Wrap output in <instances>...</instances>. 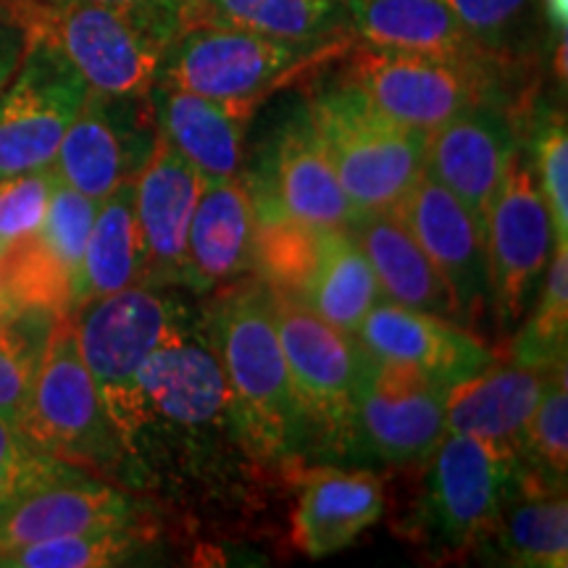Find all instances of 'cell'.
<instances>
[{"label": "cell", "mask_w": 568, "mask_h": 568, "mask_svg": "<svg viewBox=\"0 0 568 568\" xmlns=\"http://www.w3.org/2000/svg\"><path fill=\"white\" fill-rule=\"evenodd\" d=\"M17 311H21V305L17 303V297H13L9 274H6L3 258H0V322L17 314Z\"/></svg>", "instance_id": "43"}, {"label": "cell", "mask_w": 568, "mask_h": 568, "mask_svg": "<svg viewBox=\"0 0 568 568\" xmlns=\"http://www.w3.org/2000/svg\"><path fill=\"white\" fill-rule=\"evenodd\" d=\"M568 353V243H556L535 303L516 326L510 364L552 372Z\"/></svg>", "instance_id": "31"}, {"label": "cell", "mask_w": 568, "mask_h": 568, "mask_svg": "<svg viewBox=\"0 0 568 568\" xmlns=\"http://www.w3.org/2000/svg\"><path fill=\"white\" fill-rule=\"evenodd\" d=\"M3 253H6V247H3V243H0V258H3Z\"/></svg>", "instance_id": "45"}, {"label": "cell", "mask_w": 568, "mask_h": 568, "mask_svg": "<svg viewBox=\"0 0 568 568\" xmlns=\"http://www.w3.org/2000/svg\"><path fill=\"white\" fill-rule=\"evenodd\" d=\"M84 468L67 464L32 443L19 422L0 416V508L11 506L34 489L77 477Z\"/></svg>", "instance_id": "35"}, {"label": "cell", "mask_w": 568, "mask_h": 568, "mask_svg": "<svg viewBox=\"0 0 568 568\" xmlns=\"http://www.w3.org/2000/svg\"><path fill=\"white\" fill-rule=\"evenodd\" d=\"M203 329L222 366L234 429L247 458L290 466L308 458L303 418L274 324V293L258 276L226 284Z\"/></svg>", "instance_id": "2"}, {"label": "cell", "mask_w": 568, "mask_h": 568, "mask_svg": "<svg viewBox=\"0 0 568 568\" xmlns=\"http://www.w3.org/2000/svg\"><path fill=\"white\" fill-rule=\"evenodd\" d=\"M255 205L245 182H203L184 255V287L213 293L253 272Z\"/></svg>", "instance_id": "21"}, {"label": "cell", "mask_w": 568, "mask_h": 568, "mask_svg": "<svg viewBox=\"0 0 568 568\" xmlns=\"http://www.w3.org/2000/svg\"><path fill=\"white\" fill-rule=\"evenodd\" d=\"M479 552L495 564L518 568L568 566V500L552 489H521L487 535Z\"/></svg>", "instance_id": "29"}, {"label": "cell", "mask_w": 568, "mask_h": 568, "mask_svg": "<svg viewBox=\"0 0 568 568\" xmlns=\"http://www.w3.org/2000/svg\"><path fill=\"white\" fill-rule=\"evenodd\" d=\"M140 500L90 471L53 481L0 508V550L142 521Z\"/></svg>", "instance_id": "20"}, {"label": "cell", "mask_w": 568, "mask_h": 568, "mask_svg": "<svg viewBox=\"0 0 568 568\" xmlns=\"http://www.w3.org/2000/svg\"><path fill=\"white\" fill-rule=\"evenodd\" d=\"M385 514V487L372 471L322 466L303 474L293 542L308 558L345 550Z\"/></svg>", "instance_id": "22"}, {"label": "cell", "mask_w": 568, "mask_h": 568, "mask_svg": "<svg viewBox=\"0 0 568 568\" xmlns=\"http://www.w3.org/2000/svg\"><path fill=\"white\" fill-rule=\"evenodd\" d=\"M445 6L481 48L497 55L527 27L535 0H445Z\"/></svg>", "instance_id": "39"}, {"label": "cell", "mask_w": 568, "mask_h": 568, "mask_svg": "<svg viewBox=\"0 0 568 568\" xmlns=\"http://www.w3.org/2000/svg\"><path fill=\"white\" fill-rule=\"evenodd\" d=\"M27 48V34L13 19L0 17V92L6 90V84L11 82V77L17 74L21 55Z\"/></svg>", "instance_id": "40"}, {"label": "cell", "mask_w": 568, "mask_h": 568, "mask_svg": "<svg viewBox=\"0 0 568 568\" xmlns=\"http://www.w3.org/2000/svg\"><path fill=\"white\" fill-rule=\"evenodd\" d=\"M489 303L500 335H514L535 303L556 247L552 219L529 159L514 153L485 219Z\"/></svg>", "instance_id": "11"}, {"label": "cell", "mask_w": 568, "mask_h": 568, "mask_svg": "<svg viewBox=\"0 0 568 568\" xmlns=\"http://www.w3.org/2000/svg\"><path fill=\"white\" fill-rule=\"evenodd\" d=\"M55 3V0H53ZM88 3H101V6H116V9H130V11H172L180 17V6L174 0H88Z\"/></svg>", "instance_id": "41"}, {"label": "cell", "mask_w": 568, "mask_h": 568, "mask_svg": "<svg viewBox=\"0 0 568 568\" xmlns=\"http://www.w3.org/2000/svg\"><path fill=\"white\" fill-rule=\"evenodd\" d=\"M27 38L51 42L92 92L145 98L169 45L182 32L172 11H130L88 0H11Z\"/></svg>", "instance_id": "3"}, {"label": "cell", "mask_w": 568, "mask_h": 568, "mask_svg": "<svg viewBox=\"0 0 568 568\" xmlns=\"http://www.w3.org/2000/svg\"><path fill=\"white\" fill-rule=\"evenodd\" d=\"M145 251L138 216H134L132 182L119 184L98 203L80 272L74 280V311L142 282Z\"/></svg>", "instance_id": "28"}, {"label": "cell", "mask_w": 568, "mask_h": 568, "mask_svg": "<svg viewBox=\"0 0 568 568\" xmlns=\"http://www.w3.org/2000/svg\"><path fill=\"white\" fill-rule=\"evenodd\" d=\"M98 201L77 193L61 180L55 182L51 205H48L45 222L34 237L40 245L53 255V261L67 272L71 280H77L80 272L84 245H88L92 222H95Z\"/></svg>", "instance_id": "36"}, {"label": "cell", "mask_w": 568, "mask_h": 568, "mask_svg": "<svg viewBox=\"0 0 568 568\" xmlns=\"http://www.w3.org/2000/svg\"><path fill=\"white\" fill-rule=\"evenodd\" d=\"M329 48V42L303 45L237 27L193 24L172 40L155 82L255 113L266 95Z\"/></svg>", "instance_id": "8"}, {"label": "cell", "mask_w": 568, "mask_h": 568, "mask_svg": "<svg viewBox=\"0 0 568 568\" xmlns=\"http://www.w3.org/2000/svg\"><path fill=\"white\" fill-rule=\"evenodd\" d=\"M518 151L516 126L495 103L471 105L426 134L424 172L450 190L485 232L489 201Z\"/></svg>", "instance_id": "19"}, {"label": "cell", "mask_w": 568, "mask_h": 568, "mask_svg": "<svg viewBox=\"0 0 568 568\" xmlns=\"http://www.w3.org/2000/svg\"><path fill=\"white\" fill-rule=\"evenodd\" d=\"M201 193L203 176L159 134L151 155L132 180L134 216L145 251V284L184 287L187 232Z\"/></svg>", "instance_id": "18"}, {"label": "cell", "mask_w": 568, "mask_h": 568, "mask_svg": "<svg viewBox=\"0 0 568 568\" xmlns=\"http://www.w3.org/2000/svg\"><path fill=\"white\" fill-rule=\"evenodd\" d=\"M245 184L255 213H280L311 226H351L358 219L326 159L305 103L282 119L258 176Z\"/></svg>", "instance_id": "15"}, {"label": "cell", "mask_w": 568, "mask_h": 568, "mask_svg": "<svg viewBox=\"0 0 568 568\" xmlns=\"http://www.w3.org/2000/svg\"><path fill=\"white\" fill-rule=\"evenodd\" d=\"M305 105L358 216L395 209L424 174L426 134L376 111L351 82L324 84Z\"/></svg>", "instance_id": "4"}, {"label": "cell", "mask_w": 568, "mask_h": 568, "mask_svg": "<svg viewBox=\"0 0 568 568\" xmlns=\"http://www.w3.org/2000/svg\"><path fill=\"white\" fill-rule=\"evenodd\" d=\"M527 489L566 493L568 471V385L566 364L552 368L535 414L518 445Z\"/></svg>", "instance_id": "33"}, {"label": "cell", "mask_w": 568, "mask_h": 568, "mask_svg": "<svg viewBox=\"0 0 568 568\" xmlns=\"http://www.w3.org/2000/svg\"><path fill=\"white\" fill-rule=\"evenodd\" d=\"M393 211L445 280L458 322H481L493 303L485 232L471 211L426 172Z\"/></svg>", "instance_id": "16"}, {"label": "cell", "mask_w": 568, "mask_h": 568, "mask_svg": "<svg viewBox=\"0 0 568 568\" xmlns=\"http://www.w3.org/2000/svg\"><path fill=\"white\" fill-rule=\"evenodd\" d=\"M169 290L138 282L71 314L84 366L124 445L132 432L134 379L176 318L187 314Z\"/></svg>", "instance_id": "10"}, {"label": "cell", "mask_w": 568, "mask_h": 568, "mask_svg": "<svg viewBox=\"0 0 568 568\" xmlns=\"http://www.w3.org/2000/svg\"><path fill=\"white\" fill-rule=\"evenodd\" d=\"M450 389L366 351L355 387L345 464L424 466L447 435Z\"/></svg>", "instance_id": "9"}, {"label": "cell", "mask_w": 568, "mask_h": 568, "mask_svg": "<svg viewBox=\"0 0 568 568\" xmlns=\"http://www.w3.org/2000/svg\"><path fill=\"white\" fill-rule=\"evenodd\" d=\"M424 466L414 537L443 556L474 548L500 510L527 489L516 453L456 432L439 439Z\"/></svg>", "instance_id": "6"}, {"label": "cell", "mask_w": 568, "mask_h": 568, "mask_svg": "<svg viewBox=\"0 0 568 568\" xmlns=\"http://www.w3.org/2000/svg\"><path fill=\"white\" fill-rule=\"evenodd\" d=\"M19 426L51 456L132 487L130 453L84 366L71 314L53 326Z\"/></svg>", "instance_id": "5"}, {"label": "cell", "mask_w": 568, "mask_h": 568, "mask_svg": "<svg viewBox=\"0 0 568 568\" xmlns=\"http://www.w3.org/2000/svg\"><path fill=\"white\" fill-rule=\"evenodd\" d=\"M351 230L366 253L385 301L450 322L458 318L445 280L393 209L361 213Z\"/></svg>", "instance_id": "26"}, {"label": "cell", "mask_w": 568, "mask_h": 568, "mask_svg": "<svg viewBox=\"0 0 568 568\" xmlns=\"http://www.w3.org/2000/svg\"><path fill=\"white\" fill-rule=\"evenodd\" d=\"M274 293V324L301 410L308 458L345 464L347 435L366 347L295 297Z\"/></svg>", "instance_id": "7"}, {"label": "cell", "mask_w": 568, "mask_h": 568, "mask_svg": "<svg viewBox=\"0 0 568 568\" xmlns=\"http://www.w3.org/2000/svg\"><path fill=\"white\" fill-rule=\"evenodd\" d=\"M148 103L155 130L203 176V182L240 176L245 126L253 113L166 82L153 84Z\"/></svg>", "instance_id": "23"}, {"label": "cell", "mask_w": 568, "mask_h": 568, "mask_svg": "<svg viewBox=\"0 0 568 568\" xmlns=\"http://www.w3.org/2000/svg\"><path fill=\"white\" fill-rule=\"evenodd\" d=\"M355 337L376 358L416 368L445 387L464 385L497 364L485 339L464 326L385 297L368 311Z\"/></svg>", "instance_id": "17"}, {"label": "cell", "mask_w": 568, "mask_h": 568, "mask_svg": "<svg viewBox=\"0 0 568 568\" xmlns=\"http://www.w3.org/2000/svg\"><path fill=\"white\" fill-rule=\"evenodd\" d=\"M55 182L53 166L0 176V243L6 251L40 232Z\"/></svg>", "instance_id": "38"}, {"label": "cell", "mask_w": 568, "mask_h": 568, "mask_svg": "<svg viewBox=\"0 0 568 568\" xmlns=\"http://www.w3.org/2000/svg\"><path fill=\"white\" fill-rule=\"evenodd\" d=\"M176 6H180V13H182V30H184V21H187V13L195 9L197 0H174Z\"/></svg>", "instance_id": "44"}, {"label": "cell", "mask_w": 568, "mask_h": 568, "mask_svg": "<svg viewBox=\"0 0 568 568\" xmlns=\"http://www.w3.org/2000/svg\"><path fill=\"white\" fill-rule=\"evenodd\" d=\"M88 92L51 42L27 38L17 74L0 92V176L51 166Z\"/></svg>", "instance_id": "13"}, {"label": "cell", "mask_w": 568, "mask_h": 568, "mask_svg": "<svg viewBox=\"0 0 568 568\" xmlns=\"http://www.w3.org/2000/svg\"><path fill=\"white\" fill-rule=\"evenodd\" d=\"M59 314L21 308L0 322V416L19 422Z\"/></svg>", "instance_id": "34"}, {"label": "cell", "mask_w": 568, "mask_h": 568, "mask_svg": "<svg viewBox=\"0 0 568 568\" xmlns=\"http://www.w3.org/2000/svg\"><path fill=\"white\" fill-rule=\"evenodd\" d=\"M153 539L140 524L45 539L0 550V568H103L119 566L138 556Z\"/></svg>", "instance_id": "32"}, {"label": "cell", "mask_w": 568, "mask_h": 568, "mask_svg": "<svg viewBox=\"0 0 568 568\" xmlns=\"http://www.w3.org/2000/svg\"><path fill=\"white\" fill-rule=\"evenodd\" d=\"M545 17H548L552 32L566 38V24H568V0H542Z\"/></svg>", "instance_id": "42"}, {"label": "cell", "mask_w": 568, "mask_h": 568, "mask_svg": "<svg viewBox=\"0 0 568 568\" xmlns=\"http://www.w3.org/2000/svg\"><path fill=\"white\" fill-rule=\"evenodd\" d=\"M222 24L266 38L324 45L347 27L345 0H197L184 27Z\"/></svg>", "instance_id": "30"}, {"label": "cell", "mask_w": 568, "mask_h": 568, "mask_svg": "<svg viewBox=\"0 0 568 568\" xmlns=\"http://www.w3.org/2000/svg\"><path fill=\"white\" fill-rule=\"evenodd\" d=\"M126 450L134 489L155 485L161 474L201 477L224 453H245L232 422L222 366L203 324L190 314L176 318L134 379Z\"/></svg>", "instance_id": "1"}, {"label": "cell", "mask_w": 568, "mask_h": 568, "mask_svg": "<svg viewBox=\"0 0 568 568\" xmlns=\"http://www.w3.org/2000/svg\"><path fill=\"white\" fill-rule=\"evenodd\" d=\"M493 61L358 48L343 74L376 111L429 134L471 105L493 103Z\"/></svg>", "instance_id": "12"}, {"label": "cell", "mask_w": 568, "mask_h": 568, "mask_svg": "<svg viewBox=\"0 0 568 568\" xmlns=\"http://www.w3.org/2000/svg\"><path fill=\"white\" fill-rule=\"evenodd\" d=\"M347 27L368 48L439 55L458 61H493L464 30L445 0H345Z\"/></svg>", "instance_id": "24"}, {"label": "cell", "mask_w": 568, "mask_h": 568, "mask_svg": "<svg viewBox=\"0 0 568 568\" xmlns=\"http://www.w3.org/2000/svg\"><path fill=\"white\" fill-rule=\"evenodd\" d=\"M550 372L518 364L489 366L456 385L447 400V432L479 437L516 453L531 414L545 393Z\"/></svg>", "instance_id": "25"}, {"label": "cell", "mask_w": 568, "mask_h": 568, "mask_svg": "<svg viewBox=\"0 0 568 568\" xmlns=\"http://www.w3.org/2000/svg\"><path fill=\"white\" fill-rule=\"evenodd\" d=\"M151 103L88 92L53 159V172L77 193L101 203L119 184L132 182L155 148Z\"/></svg>", "instance_id": "14"}, {"label": "cell", "mask_w": 568, "mask_h": 568, "mask_svg": "<svg viewBox=\"0 0 568 568\" xmlns=\"http://www.w3.org/2000/svg\"><path fill=\"white\" fill-rule=\"evenodd\" d=\"M295 301L347 335H355L368 311L382 301L379 282L351 226L318 230L316 264Z\"/></svg>", "instance_id": "27"}, {"label": "cell", "mask_w": 568, "mask_h": 568, "mask_svg": "<svg viewBox=\"0 0 568 568\" xmlns=\"http://www.w3.org/2000/svg\"><path fill=\"white\" fill-rule=\"evenodd\" d=\"M529 166L548 203L556 243H568V132L564 113H550L535 126Z\"/></svg>", "instance_id": "37"}]
</instances>
